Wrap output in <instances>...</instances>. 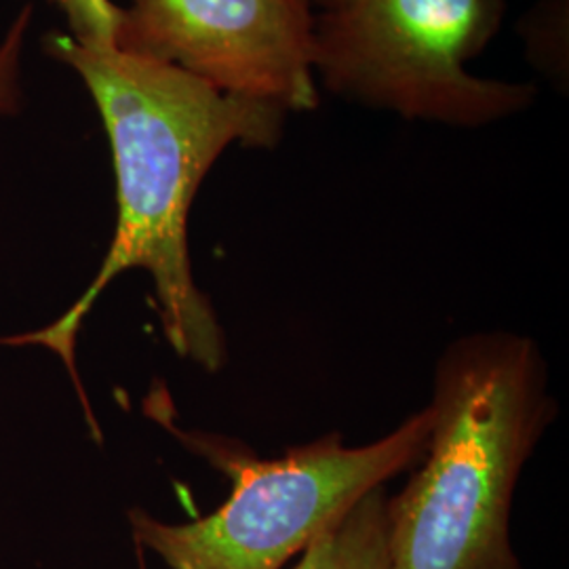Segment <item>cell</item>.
I'll return each instance as SVG.
<instances>
[{
    "label": "cell",
    "instance_id": "obj_6",
    "mask_svg": "<svg viewBox=\"0 0 569 569\" xmlns=\"http://www.w3.org/2000/svg\"><path fill=\"white\" fill-rule=\"evenodd\" d=\"M387 505L385 489H371L302 550L293 569H390Z\"/></svg>",
    "mask_w": 569,
    "mask_h": 569
},
{
    "label": "cell",
    "instance_id": "obj_5",
    "mask_svg": "<svg viewBox=\"0 0 569 569\" xmlns=\"http://www.w3.org/2000/svg\"><path fill=\"white\" fill-rule=\"evenodd\" d=\"M117 47L289 112L321 102L302 0H131Z\"/></svg>",
    "mask_w": 569,
    "mask_h": 569
},
{
    "label": "cell",
    "instance_id": "obj_4",
    "mask_svg": "<svg viewBox=\"0 0 569 569\" xmlns=\"http://www.w3.org/2000/svg\"><path fill=\"white\" fill-rule=\"evenodd\" d=\"M432 406L366 448L340 435L260 460L239 443L192 437V446L232 481L228 502L188 523L131 510L136 540L171 569H281L371 489L425 458Z\"/></svg>",
    "mask_w": 569,
    "mask_h": 569
},
{
    "label": "cell",
    "instance_id": "obj_2",
    "mask_svg": "<svg viewBox=\"0 0 569 569\" xmlns=\"http://www.w3.org/2000/svg\"><path fill=\"white\" fill-rule=\"evenodd\" d=\"M425 465L387 505L390 569H523L510 545L512 496L555 416L529 338L481 333L437 367Z\"/></svg>",
    "mask_w": 569,
    "mask_h": 569
},
{
    "label": "cell",
    "instance_id": "obj_8",
    "mask_svg": "<svg viewBox=\"0 0 569 569\" xmlns=\"http://www.w3.org/2000/svg\"><path fill=\"white\" fill-rule=\"evenodd\" d=\"M68 21V37L87 47H117L122 7L112 0H49Z\"/></svg>",
    "mask_w": 569,
    "mask_h": 569
},
{
    "label": "cell",
    "instance_id": "obj_3",
    "mask_svg": "<svg viewBox=\"0 0 569 569\" xmlns=\"http://www.w3.org/2000/svg\"><path fill=\"white\" fill-rule=\"evenodd\" d=\"M312 72L331 96L406 121L477 129L528 110V82L475 77L507 0H302Z\"/></svg>",
    "mask_w": 569,
    "mask_h": 569
},
{
    "label": "cell",
    "instance_id": "obj_1",
    "mask_svg": "<svg viewBox=\"0 0 569 569\" xmlns=\"http://www.w3.org/2000/svg\"><path fill=\"white\" fill-rule=\"evenodd\" d=\"M44 51L70 68L102 119L117 178V228L96 279L53 326L4 345L53 348L74 371L84 315L119 274L140 268L154 283L164 336L173 350L218 371L224 333L192 277L188 216L204 176L228 146L274 148L289 110L230 96L180 68L119 47H87L68 34L44 37Z\"/></svg>",
    "mask_w": 569,
    "mask_h": 569
},
{
    "label": "cell",
    "instance_id": "obj_9",
    "mask_svg": "<svg viewBox=\"0 0 569 569\" xmlns=\"http://www.w3.org/2000/svg\"><path fill=\"white\" fill-rule=\"evenodd\" d=\"M32 23V7H21L0 41V114H16L23 100L21 72L26 37Z\"/></svg>",
    "mask_w": 569,
    "mask_h": 569
},
{
    "label": "cell",
    "instance_id": "obj_7",
    "mask_svg": "<svg viewBox=\"0 0 569 569\" xmlns=\"http://www.w3.org/2000/svg\"><path fill=\"white\" fill-rule=\"evenodd\" d=\"M568 21L569 0H538L517 23L529 63L563 93L569 82Z\"/></svg>",
    "mask_w": 569,
    "mask_h": 569
}]
</instances>
